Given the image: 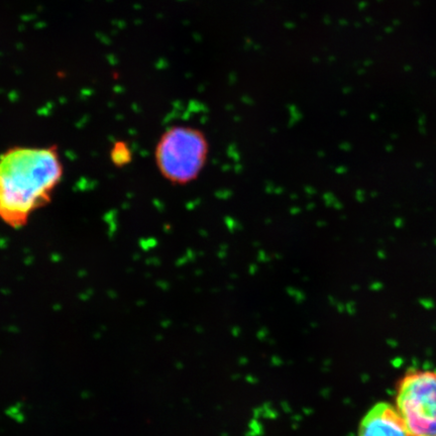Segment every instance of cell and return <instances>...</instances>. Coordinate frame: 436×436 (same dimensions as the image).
Segmentation results:
<instances>
[{
	"mask_svg": "<svg viewBox=\"0 0 436 436\" xmlns=\"http://www.w3.org/2000/svg\"><path fill=\"white\" fill-rule=\"evenodd\" d=\"M111 161L118 166L123 167L131 160V151L127 143L124 141L115 142L110 150Z\"/></svg>",
	"mask_w": 436,
	"mask_h": 436,
	"instance_id": "cell-5",
	"label": "cell"
},
{
	"mask_svg": "<svg viewBox=\"0 0 436 436\" xmlns=\"http://www.w3.org/2000/svg\"><path fill=\"white\" fill-rule=\"evenodd\" d=\"M209 157L205 133L190 125H174L159 136L154 162L161 177L173 185L184 186L201 175Z\"/></svg>",
	"mask_w": 436,
	"mask_h": 436,
	"instance_id": "cell-2",
	"label": "cell"
},
{
	"mask_svg": "<svg viewBox=\"0 0 436 436\" xmlns=\"http://www.w3.org/2000/svg\"><path fill=\"white\" fill-rule=\"evenodd\" d=\"M64 173L57 145L12 146L0 154V219L9 227L25 226L50 202Z\"/></svg>",
	"mask_w": 436,
	"mask_h": 436,
	"instance_id": "cell-1",
	"label": "cell"
},
{
	"mask_svg": "<svg viewBox=\"0 0 436 436\" xmlns=\"http://www.w3.org/2000/svg\"><path fill=\"white\" fill-rule=\"evenodd\" d=\"M395 406L411 436H436V370L408 371L398 384Z\"/></svg>",
	"mask_w": 436,
	"mask_h": 436,
	"instance_id": "cell-3",
	"label": "cell"
},
{
	"mask_svg": "<svg viewBox=\"0 0 436 436\" xmlns=\"http://www.w3.org/2000/svg\"><path fill=\"white\" fill-rule=\"evenodd\" d=\"M357 436H411L396 406L379 402L361 419Z\"/></svg>",
	"mask_w": 436,
	"mask_h": 436,
	"instance_id": "cell-4",
	"label": "cell"
}]
</instances>
